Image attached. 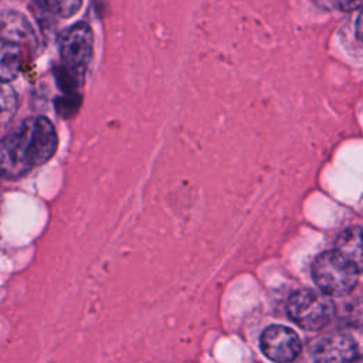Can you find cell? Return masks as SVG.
<instances>
[{
	"label": "cell",
	"mask_w": 363,
	"mask_h": 363,
	"mask_svg": "<svg viewBox=\"0 0 363 363\" xmlns=\"http://www.w3.org/2000/svg\"><path fill=\"white\" fill-rule=\"evenodd\" d=\"M0 177H1V176H0Z\"/></svg>",
	"instance_id": "obj_15"
},
{
	"label": "cell",
	"mask_w": 363,
	"mask_h": 363,
	"mask_svg": "<svg viewBox=\"0 0 363 363\" xmlns=\"http://www.w3.org/2000/svg\"><path fill=\"white\" fill-rule=\"evenodd\" d=\"M337 6L345 10L356 9V7L363 6V0H337Z\"/></svg>",
	"instance_id": "obj_12"
},
{
	"label": "cell",
	"mask_w": 363,
	"mask_h": 363,
	"mask_svg": "<svg viewBox=\"0 0 363 363\" xmlns=\"http://www.w3.org/2000/svg\"><path fill=\"white\" fill-rule=\"evenodd\" d=\"M262 353L275 363L292 362L302 349L299 336L286 326L271 325L268 326L259 339Z\"/></svg>",
	"instance_id": "obj_5"
},
{
	"label": "cell",
	"mask_w": 363,
	"mask_h": 363,
	"mask_svg": "<svg viewBox=\"0 0 363 363\" xmlns=\"http://www.w3.org/2000/svg\"><path fill=\"white\" fill-rule=\"evenodd\" d=\"M17 109V96L11 86L0 82V128L7 125Z\"/></svg>",
	"instance_id": "obj_10"
},
{
	"label": "cell",
	"mask_w": 363,
	"mask_h": 363,
	"mask_svg": "<svg viewBox=\"0 0 363 363\" xmlns=\"http://www.w3.org/2000/svg\"><path fill=\"white\" fill-rule=\"evenodd\" d=\"M44 3L60 17H71L79 10L82 0H44Z\"/></svg>",
	"instance_id": "obj_11"
},
{
	"label": "cell",
	"mask_w": 363,
	"mask_h": 363,
	"mask_svg": "<svg viewBox=\"0 0 363 363\" xmlns=\"http://www.w3.org/2000/svg\"><path fill=\"white\" fill-rule=\"evenodd\" d=\"M94 50V34L91 27L79 21L68 27L60 40V54L65 68L82 75L91 61Z\"/></svg>",
	"instance_id": "obj_4"
},
{
	"label": "cell",
	"mask_w": 363,
	"mask_h": 363,
	"mask_svg": "<svg viewBox=\"0 0 363 363\" xmlns=\"http://www.w3.org/2000/svg\"><path fill=\"white\" fill-rule=\"evenodd\" d=\"M356 357V343L345 333L322 336L312 347L313 363H349Z\"/></svg>",
	"instance_id": "obj_6"
},
{
	"label": "cell",
	"mask_w": 363,
	"mask_h": 363,
	"mask_svg": "<svg viewBox=\"0 0 363 363\" xmlns=\"http://www.w3.org/2000/svg\"><path fill=\"white\" fill-rule=\"evenodd\" d=\"M359 269L336 250L325 251L312 264V277L318 288L328 295H346L357 284Z\"/></svg>",
	"instance_id": "obj_2"
},
{
	"label": "cell",
	"mask_w": 363,
	"mask_h": 363,
	"mask_svg": "<svg viewBox=\"0 0 363 363\" xmlns=\"http://www.w3.org/2000/svg\"><path fill=\"white\" fill-rule=\"evenodd\" d=\"M23 67V44L0 37V82H10Z\"/></svg>",
	"instance_id": "obj_7"
},
{
	"label": "cell",
	"mask_w": 363,
	"mask_h": 363,
	"mask_svg": "<svg viewBox=\"0 0 363 363\" xmlns=\"http://www.w3.org/2000/svg\"><path fill=\"white\" fill-rule=\"evenodd\" d=\"M356 33H357V37L363 41V10L362 13L359 14L357 17V23H356Z\"/></svg>",
	"instance_id": "obj_13"
},
{
	"label": "cell",
	"mask_w": 363,
	"mask_h": 363,
	"mask_svg": "<svg viewBox=\"0 0 363 363\" xmlns=\"http://www.w3.org/2000/svg\"><path fill=\"white\" fill-rule=\"evenodd\" d=\"M58 147L52 122L45 116L24 119L17 129L0 139V176L20 179L47 163Z\"/></svg>",
	"instance_id": "obj_1"
},
{
	"label": "cell",
	"mask_w": 363,
	"mask_h": 363,
	"mask_svg": "<svg viewBox=\"0 0 363 363\" xmlns=\"http://www.w3.org/2000/svg\"><path fill=\"white\" fill-rule=\"evenodd\" d=\"M349 363H363V356H362V357H354V359L350 360Z\"/></svg>",
	"instance_id": "obj_14"
},
{
	"label": "cell",
	"mask_w": 363,
	"mask_h": 363,
	"mask_svg": "<svg viewBox=\"0 0 363 363\" xmlns=\"http://www.w3.org/2000/svg\"><path fill=\"white\" fill-rule=\"evenodd\" d=\"M286 312L291 320L301 328L319 330L332 320L335 303L330 296L322 291L301 289L289 296Z\"/></svg>",
	"instance_id": "obj_3"
},
{
	"label": "cell",
	"mask_w": 363,
	"mask_h": 363,
	"mask_svg": "<svg viewBox=\"0 0 363 363\" xmlns=\"http://www.w3.org/2000/svg\"><path fill=\"white\" fill-rule=\"evenodd\" d=\"M0 31L3 33L1 37L14 40L20 44L28 43L30 38L33 37L31 28L27 24V21L20 14L16 13L4 14L3 20L0 21Z\"/></svg>",
	"instance_id": "obj_9"
},
{
	"label": "cell",
	"mask_w": 363,
	"mask_h": 363,
	"mask_svg": "<svg viewBox=\"0 0 363 363\" xmlns=\"http://www.w3.org/2000/svg\"><path fill=\"white\" fill-rule=\"evenodd\" d=\"M335 250L349 259L359 271H363V231L357 227H349L340 233Z\"/></svg>",
	"instance_id": "obj_8"
}]
</instances>
